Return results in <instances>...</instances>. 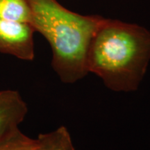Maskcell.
<instances>
[{
  "label": "cell",
  "mask_w": 150,
  "mask_h": 150,
  "mask_svg": "<svg viewBox=\"0 0 150 150\" xmlns=\"http://www.w3.org/2000/svg\"><path fill=\"white\" fill-rule=\"evenodd\" d=\"M150 61V31L136 24L103 18L87 54V69L116 92L138 88Z\"/></svg>",
  "instance_id": "6da1fadb"
},
{
  "label": "cell",
  "mask_w": 150,
  "mask_h": 150,
  "mask_svg": "<svg viewBox=\"0 0 150 150\" xmlns=\"http://www.w3.org/2000/svg\"><path fill=\"white\" fill-rule=\"evenodd\" d=\"M35 31L48 41L52 66L65 83H73L88 73L87 54L95 31L102 20L98 16L72 12L57 0H26Z\"/></svg>",
  "instance_id": "7a4b0ae2"
},
{
  "label": "cell",
  "mask_w": 150,
  "mask_h": 150,
  "mask_svg": "<svg viewBox=\"0 0 150 150\" xmlns=\"http://www.w3.org/2000/svg\"><path fill=\"white\" fill-rule=\"evenodd\" d=\"M34 32L29 23L0 19V53L23 61H33Z\"/></svg>",
  "instance_id": "3957f363"
},
{
  "label": "cell",
  "mask_w": 150,
  "mask_h": 150,
  "mask_svg": "<svg viewBox=\"0 0 150 150\" xmlns=\"http://www.w3.org/2000/svg\"><path fill=\"white\" fill-rule=\"evenodd\" d=\"M27 112V105L18 91H0V141L19 129Z\"/></svg>",
  "instance_id": "277c9868"
},
{
  "label": "cell",
  "mask_w": 150,
  "mask_h": 150,
  "mask_svg": "<svg viewBox=\"0 0 150 150\" xmlns=\"http://www.w3.org/2000/svg\"><path fill=\"white\" fill-rule=\"evenodd\" d=\"M34 150H75L70 134L65 127L46 134H40L35 139Z\"/></svg>",
  "instance_id": "5b68a950"
},
{
  "label": "cell",
  "mask_w": 150,
  "mask_h": 150,
  "mask_svg": "<svg viewBox=\"0 0 150 150\" xmlns=\"http://www.w3.org/2000/svg\"><path fill=\"white\" fill-rule=\"evenodd\" d=\"M31 18L26 0H0V19L30 24Z\"/></svg>",
  "instance_id": "8992f818"
},
{
  "label": "cell",
  "mask_w": 150,
  "mask_h": 150,
  "mask_svg": "<svg viewBox=\"0 0 150 150\" xmlns=\"http://www.w3.org/2000/svg\"><path fill=\"white\" fill-rule=\"evenodd\" d=\"M35 139L24 134L20 129L0 141V150H34Z\"/></svg>",
  "instance_id": "52a82bcc"
}]
</instances>
